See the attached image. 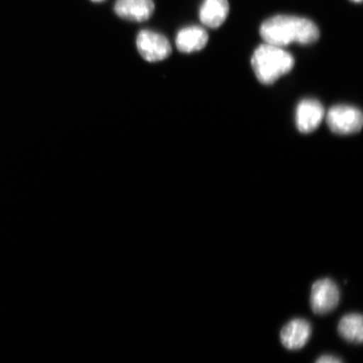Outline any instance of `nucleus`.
Instances as JSON below:
<instances>
[{"instance_id":"1","label":"nucleus","mask_w":363,"mask_h":363,"mask_svg":"<svg viewBox=\"0 0 363 363\" xmlns=\"http://www.w3.org/2000/svg\"><path fill=\"white\" fill-rule=\"evenodd\" d=\"M265 43L284 48L292 43L311 45L320 38L318 26L307 18L279 15L269 18L260 27Z\"/></svg>"},{"instance_id":"2","label":"nucleus","mask_w":363,"mask_h":363,"mask_svg":"<svg viewBox=\"0 0 363 363\" xmlns=\"http://www.w3.org/2000/svg\"><path fill=\"white\" fill-rule=\"evenodd\" d=\"M251 63L257 79L270 85L293 69L294 58L283 48L264 43L255 50Z\"/></svg>"},{"instance_id":"3","label":"nucleus","mask_w":363,"mask_h":363,"mask_svg":"<svg viewBox=\"0 0 363 363\" xmlns=\"http://www.w3.org/2000/svg\"><path fill=\"white\" fill-rule=\"evenodd\" d=\"M326 122L333 133L346 135L359 133L362 128L363 116L361 111L350 106H337L326 115Z\"/></svg>"},{"instance_id":"4","label":"nucleus","mask_w":363,"mask_h":363,"mask_svg":"<svg viewBox=\"0 0 363 363\" xmlns=\"http://www.w3.org/2000/svg\"><path fill=\"white\" fill-rule=\"evenodd\" d=\"M340 290L330 279H322L313 284L310 303L315 315H324L335 310L340 301Z\"/></svg>"},{"instance_id":"5","label":"nucleus","mask_w":363,"mask_h":363,"mask_svg":"<svg viewBox=\"0 0 363 363\" xmlns=\"http://www.w3.org/2000/svg\"><path fill=\"white\" fill-rule=\"evenodd\" d=\"M136 45L140 55L150 62L164 60L172 53L169 40L164 35L152 30L140 31L136 38Z\"/></svg>"},{"instance_id":"6","label":"nucleus","mask_w":363,"mask_h":363,"mask_svg":"<svg viewBox=\"0 0 363 363\" xmlns=\"http://www.w3.org/2000/svg\"><path fill=\"white\" fill-rule=\"evenodd\" d=\"M312 333L310 322L301 318L290 320L280 331V340L288 350H301L308 343Z\"/></svg>"},{"instance_id":"7","label":"nucleus","mask_w":363,"mask_h":363,"mask_svg":"<svg viewBox=\"0 0 363 363\" xmlns=\"http://www.w3.org/2000/svg\"><path fill=\"white\" fill-rule=\"evenodd\" d=\"M325 116L324 107L319 101L303 99L296 110L297 128L301 133H311L320 126Z\"/></svg>"},{"instance_id":"8","label":"nucleus","mask_w":363,"mask_h":363,"mask_svg":"<svg viewBox=\"0 0 363 363\" xmlns=\"http://www.w3.org/2000/svg\"><path fill=\"white\" fill-rule=\"evenodd\" d=\"M155 9L152 0H117L115 4L116 15L122 19L143 22L152 16Z\"/></svg>"},{"instance_id":"9","label":"nucleus","mask_w":363,"mask_h":363,"mask_svg":"<svg viewBox=\"0 0 363 363\" xmlns=\"http://www.w3.org/2000/svg\"><path fill=\"white\" fill-rule=\"evenodd\" d=\"M207 31L201 26H187L179 31L176 38V45L183 53L201 51L208 43Z\"/></svg>"},{"instance_id":"10","label":"nucleus","mask_w":363,"mask_h":363,"mask_svg":"<svg viewBox=\"0 0 363 363\" xmlns=\"http://www.w3.org/2000/svg\"><path fill=\"white\" fill-rule=\"evenodd\" d=\"M229 12L228 0H203L199 9V20L208 28H219L225 21Z\"/></svg>"},{"instance_id":"11","label":"nucleus","mask_w":363,"mask_h":363,"mask_svg":"<svg viewBox=\"0 0 363 363\" xmlns=\"http://www.w3.org/2000/svg\"><path fill=\"white\" fill-rule=\"evenodd\" d=\"M338 333L347 342L362 344L363 340L362 315L357 314V313L344 315L338 324Z\"/></svg>"},{"instance_id":"12","label":"nucleus","mask_w":363,"mask_h":363,"mask_svg":"<svg viewBox=\"0 0 363 363\" xmlns=\"http://www.w3.org/2000/svg\"><path fill=\"white\" fill-rule=\"evenodd\" d=\"M315 363H343L340 358L331 355H323L318 358Z\"/></svg>"},{"instance_id":"13","label":"nucleus","mask_w":363,"mask_h":363,"mask_svg":"<svg viewBox=\"0 0 363 363\" xmlns=\"http://www.w3.org/2000/svg\"><path fill=\"white\" fill-rule=\"evenodd\" d=\"M350 1L357 3V4H361L362 2V0H350Z\"/></svg>"},{"instance_id":"14","label":"nucleus","mask_w":363,"mask_h":363,"mask_svg":"<svg viewBox=\"0 0 363 363\" xmlns=\"http://www.w3.org/2000/svg\"><path fill=\"white\" fill-rule=\"evenodd\" d=\"M93 2H102L104 1V0H92Z\"/></svg>"}]
</instances>
